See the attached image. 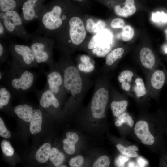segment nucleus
<instances>
[{
    "label": "nucleus",
    "instance_id": "e433bc0d",
    "mask_svg": "<svg viewBox=\"0 0 167 167\" xmlns=\"http://www.w3.org/2000/svg\"><path fill=\"white\" fill-rule=\"evenodd\" d=\"M0 135L5 138H9L11 136L10 133L6 128L1 117H0Z\"/></svg>",
    "mask_w": 167,
    "mask_h": 167
},
{
    "label": "nucleus",
    "instance_id": "2eb2a0df",
    "mask_svg": "<svg viewBox=\"0 0 167 167\" xmlns=\"http://www.w3.org/2000/svg\"><path fill=\"white\" fill-rule=\"evenodd\" d=\"M135 76L133 71L129 70H125L119 74L118 79L121 89L124 92H129L131 91L133 79Z\"/></svg>",
    "mask_w": 167,
    "mask_h": 167
},
{
    "label": "nucleus",
    "instance_id": "ddd939ff",
    "mask_svg": "<svg viewBox=\"0 0 167 167\" xmlns=\"http://www.w3.org/2000/svg\"><path fill=\"white\" fill-rule=\"evenodd\" d=\"M124 52V49L122 47L117 48L110 51L106 55L105 62L101 72L107 74L113 69L116 66L117 62L121 58Z\"/></svg>",
    "mask_w": 167,
    "mask_h": 167
},
{
    "label": "nucleus",
    "instance_id": "7c9ffc66",
    "mask_svg": "<svg viewBox=\"0 0 167 167\" xmlns=\"http://www.w3.org/2000/svg\"><path fill=\"white\" fill-rule=\"evenodd\" d=\"M10 53L8 46L5 44L1 40L0 41V62L3 63L6 62Z\"/></svg>",
    "mask_w": 167,
    "mask_h": 167
},
{
    "label": "nucleus",
    "instance_id": "5701e85b",
    "mask_svg": "<svg viewBox=\"0 0 167 167\" xmlns=\"http://www.w3.org/2000/svg\"><path fill=\"white\" fill-rule=\"evenodd\" d=\"M51 145L49 143H45L37 151L35 157L36 160L40 163L46 162L49 158L51 150Z\"/></svg>",
    "mask_w": 167,
    "mask_h": 167
},
{
    "label": "nucleus",
    "instance_id": "a18cd8bd",
    "mask_svg": "<svg viewBox=\"0 0 167 167\" xmlns=\"http://www.w3.org/2000/svg\"><path fill=\"white\" fill-rule=\"evenodd\" d=\"M77 1H83V0H77Z\"/></svg>",
    "mask_w": 167,
    "mask_h": 167
},
{
    "label": "nucleus",
    "instance_id": "f8f14e48",
    "mask_svg": "<svg viewBox=\"0 0 167 167\" xmlns=\"http://www.w3.org/2000/svg\"><path fill=\"white\" fill-rule=\"evenodd\" d=\"M134 130L136 135L143 143L148 145L154 143V138L150 132L148 125L146 121L140 120L137 122Z\"/></svg>",
    "mask_w": 167,
    "mask_h": 167
},
{
    "label": "nucleus",
    "instance_id": "4468645a",
    "mask_svg": "<svg viewBox=\"0 0 167 167\" xmlns=\"http://www.w3.org/2000/svg\"><path fill=\"white\" fill-rule=\"evenodd\" d=\"M139 58L141 66L147 74L155 69L156 58L151 49L146 47L142 48L139 52Z\"/></svg>",
    "mask_w": 167,
    "mask_h": 167
},
{
    "label": "nucleus",
    "instance_id": "f704fd0d",
    "mask_svg": "<svg viewBox=\"0 0 167 167\" xmlns=\"http://www.w3.org/2000/svg\"><path fill=\"white\" fill-rule=\"evenodd\" d=\"M152 19L154 22L165 23L167 22V14L163 12L152 13Z\"/></svg>",
    "mask_w": 167,
    "mask_h": 167
},
{
    "label": "nucleus",
    "instance_id": "c85d7f7f",
    "mask_svg": "<svg viewBox=\"0 0 167 167\" xmlns=\"http://www.w3.org/2000/svg\"><path fill=\"white\" fill-rule=\"evenodd\" d=\"M134 121L132 117L126 112H124L118 117L115 122L117 126H120L123 124L126 123L131 127L134 124Z\"/></svg>",
    "mask_w": 167,
    "mask_h": 167
},
{
    "label": "nucleus",
    "instance_id": "393cba45",
    "mask_svg": "<svg viewBox=\"0 0 167 167\" xmlns=\"http://www.w3.org/2000/svg\"><path fill=\"white\" fill-rule=\"evenodd\" d=\"M106 26V23L102 20H99L95 23L89 18L86 20V29L90 33L96 34L104 29Z\"/></svg>",
    "mask_w": 167,
    "mask_h": 167
},
{
    "label": "nucleus",
    "instance_id": "c9c22d12",
    "mask_svg": "<svg viewBox=\"0 0 167 167\" xmlns=\"http://www.w3.org/2000/svg\"><path fill=\"white\" fill-rule=\"evenodd\" d=\"M84 159L81 156H79L71 159L69 161V165L71 167H80L82 165Z\"/></svg>",
    "mask_w": 167,
    "mask_h": 167
},
{
    "label": "nucleus",
    "instance_id": "20e7f679",
    "mask_svg": "<svg viewBox=\"0 0 167 167\" xmlns=\"http://www.w3.org/2000/svg\"><path fill=\"white\" fill-rule=\"evenodd\" d=\"M111 86L108 74L101 73L94 82V93L90 105L92 114L95 118L105 117Z\"/></svg>",
    "mask_w": 167,
    "mask_h": 167
},
{
    "label": "nucleus",
    "instance_id": "0eeeda50",
    "mask_svg": "<svg viewBox=\"0 0 167 167\" xmlns=\"http://www.w3.org/2000/svg\"><path fill=\"white\" fill-rule=\"evenodd\" d=\"M0 20L3 22L9 35L17 37L24 41L31 40L32 35L25 29L18 11H10L0 12Z\"/></svg>",
    "mask_w": 167,
    "mask_h": 167
},
{
    "label": "nucleus",
    "instance_id": "f257e3e1",
    "mask_svg": "<svg viewBox=\"0 0 167 167\" xmlns=\"http://www.w3.org/2000/svg\"><path fill=\"white\" fill-rule=\"evenodd\" d=\"M62 54L55 66L62 75L66 96L71 100L78 99L88 91L93 82L78 69L69 54Z\"/></svg>",
    "mask_w": 167,
    "mask_h": 167
},
{
    "label": "nucleus",
    "instance_id": "2f4dec72",
    "mask_svg": "<svg viewBox=\"0 0 167 167\" xmlns=\"http://www.w3.org/2000/svg\"><path fill=\"white\" fill-rule=\"evenodd\" d=\"M134 34L133 28L131 26L126 25L123 28L122 33V39L125 41H129L132 39Z\"/></svg>",
    "mask_w": 167,
    "mask_h": 167
},
{
    "label": "nucleus",
    "instance_id": "39448f33",
    "mask_svg": "<svg viewBox=\"0 0 167 167\" xmlns=\"http://www.w3.org/2000/svg\"><path fill=\"white\" fill-rule=\"evenodd\" d=\"M30 46L37 63L47 65L51 68L56 64L53 59V50L55 43L51 37L32 34Z\"/></svg>",
    "mask_w": 167,
    "mask_h": 167
},
{
    "label": "nucleus",
    "instance_id": "412c9836",
    "mask_svg": "<svg viewBox=\"0 0 167 167\" xmlns=\"http://www.w3.org/2000/svg\"><path fill=\"white\" fill-rule=\"evenodd\" d=\"M131 91L133 92L138 98L143 97L148 93L146 85L141 78L137 76L135 78Z\"/></svg>",
    "mask_w": 167,
    "mask_h": 167
},
{
    "label": "nucleus",
    "instance_id": "37998d69",
    "mask_svg": "<svg viewBox=\"0 0 167 167\" xmlns=\"http://www.w3.org/2000/svg\"><path fill=\"white\" fill-rule=\"evenodd\" d=\"M165 51L166 53H167V47L165 49Z\"/></svg>",
    "mask_w": 167,
    "mask_h": 167
},
{
    "label": "nucleus",
    "instance_id": "ea45409f",
    "mask_svg": "<svg viewBox=\"0 0 167 167\" xmlns=\"http://www.w3.org/2000/svg\"><path fill=\"white\" fill-rule=\"evenodd\" d=\"M9 34L2 21L0 20V38L1 39H6L8 38Z\"/></svg>",
    "mask_w": 167,
    "mask_h": 167
},
{
    "label": "nucleus",
    "instance_id": "4be33fe9",
    "mask_svg": "<svg viewBox=\"0 0 167 167\" xmlns=\"http://www.w3.org/2000/svg\"><path fill=\"white\" fill-rule=\"evenodd\" d=\"M25 0H0V12L18 10Z\"/></svg>",
    "mask_w": 167,
    "mask_h": 167
},
{
    "label": "nucleus",
    "instance_id": "423d86ee",
    "mask_svg": "<svg viewBox=\"0 0 167 167\" xmlns=\"http://www.w3.org/2000/svg\"><path fill=\"white\" fill-rule=\"evenodd\" d=\"M11 62L21 68L29 69L38 67V64L30 46L11 42L8 46Z\"/></svg>",
    "mask_w": 167,
    "mask_h": 167
},
{
    "label": "nucleus",
    "instance_id": "c756f323",
    "mask_svg": "<svg viewBox=\"0 0 167 167\" xmlns=\"http://www.w3.org/2000/svg\"><path fill=\"white\" fill-rule=\"evenodd\" d=\"M112 46H98L92 50V53L99 57L106 56L112 50Z\"/></svg>",
    "mask_w": 167,
    "mask_h": 167
},
{
    "label": "nucleus",
    "instance_id": "6ab92c4d",
    "mask_svg": "<svg viewBox=\"0 0 167 167\" xmlns=\"http://www.w3.org/2000/svg\"><path fill=\"white\" fill-rule=\"evenodd\" d=\"M134 2V0H126L123 7L119 5L116 6L114 9L116 13L118 15L125 17L132 15L136 11Z\"/></svg>",
    "mask_w": 167,
    "mask_h": 167
},
{
    "label": "nucleus",
    "instance_id": "49530a36",
    "mask_svg": "<svg viewBox=\"0 0 167 167\" xmlns=\"http://www.w3.org/2000/svg\"></svg>",
    "mask_w": 167,
    "mask_h": 167
},
{
    "label": "nucleus",
    "instance_id": "72a5a7b5",
    "mask_svg": "<svg viewBox=\"0 0 167 167\" xmlns=\"http://www.w3.org/2000/svg\"><path fill=\"white\" fill-rule=\"evenodd\" d=\"M110 161L108 156L106 155L98 158L94 162L93 167H108L110 165Z\"/></svg>",
    "mask_w": 167,
    "mask_h": 167
},
{
    "label": "nucleus",
    "instance_id": "aec40b11",
    "mask_svg": "<svg viewBox=\"0 0 167 167\" xmlns=\"http://www.w3.org/2000/svg\"><path fill=\"white\" fill-rule=\"evenodd\" d=\"M42 115L39 109H34V113L30 122V131L32 134L40 132L41 129Z\"/></svg>",
    "mask_w": 167,
    "mask_h": 167
},
{
    "label": "nucleus",
    "instance_id": "9b49d317",
    "mask_svg": "<svg viewBox=\"0 0 167 167\" xmlns=\"http://www.w3.org/2000/svg\"><path fill=\"white\" fill-rule=\"evenodd\" d=\"M113 36L109 30L104 29L93 36L88 45V48L92 50L98 46H112Z\"/></svg>",
    "mask_w": 167,
    "mask_h": 167
},
{
    "label": "nucleus",
    "instance_id": "cd10ccee",
    "mask_svg": "<svg viewBox=\"0 0 167 167\" xmlns=\"http://www.w3.org/2000/svg\"><path fill=\"white\" fill-rule=\"evenodd\" d=\"M118 150L122 155L130 157H135L138 154L136 151L138 150L137 147L135 145L125 147L122 145L119 144L116 145Z\"/></svg>",
    "mask_w": 167,
    "mask_h": 167
},
{
    "label": "nucleus",
    "instance_id": "a878e982",
    "mask_svg": "<svg viewBox=\"0 0 167 167\" xmlns=\"http://www.w3.org/2000/svg\"><path fill=\"white\" fill-rule=\"evenodd\" d=\"M11 92L4 85L0 86V109L6 106L10 102Z\"/></svg>",
    "mask_w": 167,
    "mask_h": 167
},
{
    "label": "nucleus",
    "instance_id": "bb28decb",
    "mask_svg": "<svg viewBox=\"0 0 167 167\" xmlns=\"http://www.w3.org/2000/svg\"><path fill=\"white\" fill-rule=\"evenodd\" d=\"M49 159L55 167H58L63 162L65 156L57 148L53 147L51 149Z\"/></svg>",
    "mask_w": 167,
    "mask_h": 167
},
{
    "label": "nucleus",
    "instance_id": "473e14b6",
    "mask_svg": "<svg viewBox=\"0 0 167 167\" xmlns=\"http://www.w3.org/2000/svg\"><path fill=\"white\" fill-rule=\"evenodd\" d=\"M1 147L3 153L6 156H11L13 155L14 150L9 141L3 140L1 143Z\"/></svg>",
    "mask_w": 167,
    "mask_h": 167
},
{
    "label": "nucleus",
    "instance_id": "6e6552de",
    "mask_svg": "<svg viewBox=\"0 0 167 167\" xmlns=\"http://www.w3.org/2000/svg\"><path fill=\"white\" fill-rule=\"evenodd\" d=\"M45 73L47 78L46 86L58 99L66 97L62 75L55 66L49 68Z\"/></svg>",
    "mask_w": 167,
    "mask_h": 167
},
{
    "label": "nucleus",
    "instance_id": "9d476101",
    "mask_svg": "<svg viewBox=\"0 0 167 167\" xmlns=\"http://www.w3.org/2000/svg\"><path fill=\"white\" fill-rule=\"evenodd\" d=\"M146 86L148 94L153 95L163 86L165 79L164 72L155 69L147 74Z\"/></svg>",
    "mask_w": 167,
    "mask_h": 167
},
{
    "label": "nucleus",
    "instance_id": "79ce46f5",
    "mask_svg": "<svg viewBox=\"0 0 167 167\" xmlns=\"http://www.w3.org/2000/svg\"><path fill=\"white\" fill-rule=\"evenodd\" d=\"M128 167H137V165L133 162H130L128 164Z\"/></svg>",
    "mask_w": 167,
    "mask_h": 167
},
{
    "label": "nucleus",
    "instance_id": "c03bdc74",
    "mask_svg": "<svg viewBox=\"0 0 167 167\" xmlns=\"http://www.w3.org/2000/svg\"><path fill=\"white\" fill-rule=\"evenodd\" d=\"M60 167H67V166H66V165H61L60 166Z\"/></svg>",
    "mask_w": 167,
    "mask_h": 167
},
{
    "label": "nucleus",
    "instance_id": "f03ea898",
    "mask_svg": "<svg viewBox=\"0 0 167 167\" xmlns=\"http://www.w3.org/2000/svg\"><path fill=\"white\" fill-rule=\"evenodd\" d=\"M62 3L54 0L45 5L37 20L39 25L32 34L52 38L67 20V13Z\"/></svg>",
    "mask_w": 167,
    "mask_h": 167
},
{
    "label": "nucleus",
    "instance_id": "a19ab883",
    "mask_svg": "<svg viewBox=\"0 0 167 167\" xmlns=\"http://www.w3.org/2000/svg\"><path fill=\"white\" fill-rule=\"evenodd\" d=\"M138 166L145 167L148 164V161L141 157H139L137 159Z\"/></svg>",
    "mask_w": 167,
    "mask_h": 167
},
{
    "label": "nucleus",
    "instance_id": "b1692460",
    "mask_svg": "<svg viewBox=\"0 0 167 167\" xmlns=\"http://www.w3.org/2000/svg\"><path fill=\"white\" fill-rule=\"evenodd\" d=\"M128 105V102L126 100L113 101L110 104V108L113 115L118 117L125 112Z\"/></svg>",
    "mask_w": 167,
    "mask_h": 167
},
{
    "label": "nucleus",
    "instance_id": "7ed1b4c3",
    "mask_svg": "<svg viewBox=\"0 0 167 167\" xmlns=\"http://www.w3.org/2000/svg\"><path fill=\"white\" fill-rule=\"evenodd\" d=\"M8 68L3 71L1 81L11 91L22 93L31 91L34 87L36 76L28 69L18 67L11 62Z\"/></svg>",
    "mask_w": 167,
    "mask_h": 167
},
{
    "label": "nucleus",
    "instance_id": "a211bd4d",
    "mask_svg": "<svg viewBox=\"0 0 167 167\" xmlns=\"http://www.w3.org/2000/svg\"><path fill=\"white\" fill-rule=\"evenodd\" d=\"M76 66L81 72L88 75L93 72L95 69V64L90 58L85 55L80 56Z\"/></svg>",
    "mask_w": 167,
    "mask_h": 167
},
{
    "label": "nucleus",
    "instance_id": "1a4fd4ad",
    "mask_svg": "<svg viewBox=\"0 0 167 167\" xmlns=\"http://www.w3.org/2000/svg\"><path fill=\"white\" fill-rule=\"evenodd\" d=\"M46 0H25L20 14L24 24L38 20Z\"/></svg>",
    "mask_w": 167,
    "mask_h": 167
},
{
    "label": "nucleus",
    "instance_id": "58836bf2",
    "mask_svg": "<svg viewBox=\"0 0 167 167\" xmlns=\"http://www.w3.org/2000/svg\"><path fill=\"white\" fill-rule=\"evenodd\" d=\"M125 25L124 20L120 18H117L113 19L111 22V27L114 28H122Z\"/></svg>",
    "mask_w": 167,
    "mask_h": 167
},
{
    "label": "nucleus",
    "instance_id": "dca6fc26",
    "mask_svg": "<svg viewBox=\"0 0 167 167\" xmlns=\"http://www.w3.org/2000/svg\"><path fill=\"white\" fill-rule=\"evenodd\" d=\"M34 110L32 106L27 104L19 105L14 108L15 113L20 118L27 122H30Z\"/></svg>",
    "mask_w": 167,
    "mask_h": 167
},
{
    "label": "nucleus",
    "instance_id": "4c0bfd02",
    "mask_svg": "<svg viewBox=\"0 0 167 167\" xmlns=\"http://www.w3.org/2000/svg\"><path fill=\"white\" fill-rule=\"evenodd\" d=\"M130 157L124 155H120L116 159L115 163L118 167H124L125 163L130 159Z\"/></svg>",
    "mask_w": 167,
    "mask_h": 167
},
{
    "label": "nucleus",
    "instance_id": "f3484780",
    "mask_svg": "<svg viewBox=\"0 0 167 167\" xmlns=\"http://www.w3.org/2000/svg\"><path fill=\"white\" fill-rule=\"evenodd\" d=\"M66 138L63 141V149L67 154H72L75 152V145L78 140V136L75 133L69 132L66 133Z\"/></svg>",
    "mask_w": 167,
    "mask_h": 167
}]
</instances>
